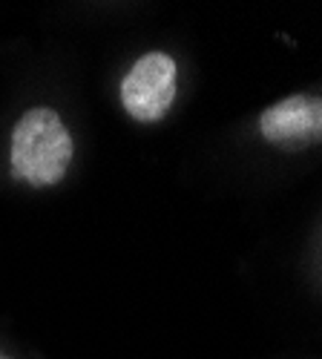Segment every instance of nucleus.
<instances>
[{
    "mask_svg": "<svg viewBox=\"0 0 322 359\" xmlns=\"http://www.w3.org/2000/svg\"><path fill=\"white\" fill-rule=\"evenodd\" d=\"M72 135L49 107L29 109L12 133V172L32 187H52L72 164Z\"/></svg>",
    "mask_w": 322,
    "mask_h": 359,
    "instance_id": "1",
    "label": "nucleus"
},
{
    "mask_svg": "<svg viewBox=\"0 0 322 359\" xmlns=\"http://www.w3.org/2000/svg\"><path fill=\"white\" fill-rule=\"evenodd\" d=\"M175 101V61L164 52L141 55L121 83V104L141 124L167 115Z\"/></svg>",
    "mask_w": 322,
    "mask_h": 359,
    "instance_id": "2",
    "label": "nucleus"
},
{
    "mask_svg": "<svg viewBox=\"0 0 322 359\" xmlns=\"http://www.w3.org/2000/svg\"><path fill=\"white\" fill-rule=\"evenodd\" d=\"M259 130L276 147L322 144V98H311V95L282 98L262 112Z\"/></svg>",
    "mask_w": 322,
    "mask_h": 359,
    "instance_id": "3",
    "label": "nucleus"
}]
</instances>
